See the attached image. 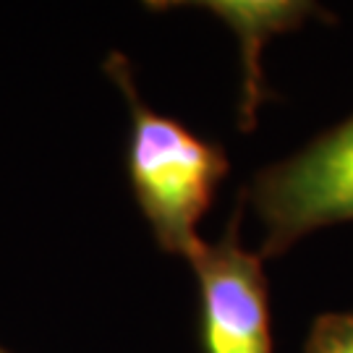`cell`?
<instances>
[{
	"mask_svg": "<svg viewBox=\"0 0 353 353\" xmlns=\"http://www.w3.org/2000/svg\"><path fill=\"white\" fill-rule=\"evenodd\" d=\"M223 19L241 42V100L239 126L252 131L256 110L270 94L262 81V48L270 37L301 26L306 19L322 16V8L303 0H210L196 3Z\"/></svg>",
	"mask_w": 353,
	"mask_h": 353,
	"instance_id": "cell-4",
	"label": "cell"
},
{
	"mask_svg": "<svg viewBox=\"0 0 353 353\" xmlns=\"http://www.w3.org/2000/svg\"><path fill=\"white\" fill-rule=\"evenodd\" d=\"M303 353H353V312L319 316Z\"/></svg>",
	"mask_w": 353,
	"mask_h": 353,
	"instance_id": "cell-5",
	"label": "cell"
},
{
	"mask_svg": "<svg viewBox=\"0 0 353 353\" xmlns=\"http://www.w3.org/2000/svg\"><path fill=\"white\" fill-rule=\"evenodd\" d=\"M105 71L131 108L126 168L137 204L160 249L189 256L202 241L196 225L228 176L225 150L173 118L150 110L141 102L131 65L121 52L108 55Z\"/></svg>",
	"mask_w": 353,
	"mask_h": 353,
	"instance_id": "cell-1",
	"label": "cell"
},
{
	"mask_svg": "<svg viewBox=\"0 0 353 353\" xmlns=\"http://www.w3.org/2000/svg\"><path fill=\"white\" fill-rule=\"evenodd\" d=\"M239 228L241 210L230 217L223 239L199 241L186 256L202 293L204 353H272L262 256L241 246Z\"/></svg>",
	"mask_w": 353,
	"mask_h": 353,
	"instance_id": "cell-3",
	"label": "cell"
},
{
	"mask_svg": "<svg viewBox=\"0 0 353 353\" xmlns=\"http://www.w3.org/2000/svg\"><path fill=\"white\" fill-rule=\"evenodd\" d=\"M262 225V259L278 256L312 230L353 220V115L252 181Z\"/></svg>",
	"mask_w": 353,
	"mask_h": 353,
	"instance_id": "cell-2",
	"label": "cell"
},
{
	"mask_svg": "<svg viewBox=\"0 0 353 353\" xmlns=\"http://www.w3.org/2000/svg\"><path fill=\"white\" fill-rule=\"evenodd\" d=\"M0 353H13V351H8V348H3V345H0Z\"/></svg>",
	"mask_w": 353,
	"mask_h": 353,
	"instance_id": "cell-6",
	"label": "cell"
}]
</instances>
